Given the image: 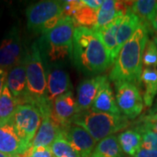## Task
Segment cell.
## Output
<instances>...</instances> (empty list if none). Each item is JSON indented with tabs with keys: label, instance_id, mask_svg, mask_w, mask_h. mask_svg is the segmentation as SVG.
I'll list each match as a JSON object with an SVG mask.
<instances>
[{
	"label": "cell",
	"instance_id": "6da1fadb",
	"mask_svg": "<svg viewBox=\"0 0 157 157\" xmlns=\"http://www.w3.org/2000/svg\"><path fill=\"white\" fill-rule=\"evenodd\" d=\"M73 60L75 67L86 75H100L111 66L99 36L94 31L86 27H75Z\"/></svg>",
	"mask_w": 157,
	"mask_h": 157
},
{
	"label": "cell",
	"instance_id": "7a4b0ae2",
	"mask_svg": "<svg viewBox=\"0 0 157 157\" xmlns=\"http://www.w3.org/2000/svg\"><path fill=\"white\" fill-rule=\"evenodd\" d=\"M148 39V30L141 24L119 52L109 73L110 81H128L140 86L142 54Z\"/></svg>",
	"mask_w": 157,
	"mask_h": 157
},
{
	"label": "cell",
	"instance_id": "3957f363",
	"mask_svg": "<svg viewBox=\"0 0 157 157\" xmlns=\"http://www.w3.org/2000/svg\"><path fill=\"white\" fill-rule=\"evenodd\" d=\"M26 70V92L20 104L28 103L38 107L42 116L52 114V105L47 100V75L45 60L39 41L24 52Z\"/></svg>",
	"mask_w": 157,
	"mask_h": 157
},
{
	"label": "cell",
	"instance_id": "277c9868",
	"mask_svg": "<svg viewBox=\"0 0 157 157\" xmlns=\"http://www.w3.org/2000/svg\"><path fill=\"white\" fill-rule=\"evenodd\" d=\"M74 30L75 25L72 17L64 16L55 27L42 35L39 44L45 61L61 64L67 59L73 60Z\"/></svg>",
	"mask_w": 157,
	"mask_h": 157
},
{
	"label": "cell",
	"instance_id": "5b68a950",
	"mask_svg": "<svg viewBox=\"0 0 157 157\" xmlns=\"http://www.w3.org/2000/svg\"><path fill=\"white\" fill-rule=\"evenodd\" d=\"M73 124L86 129L96 141L113 135L130 125L128 119L122 114L114 115L92 110L78 113Z\"/></svg>",
	"mask_w": 157,
	"mask_h": 157
},
{
	"label": "cell",
	"instance_id": "8992f818",
	"mask_svg": "<svg viewBox=\"0 0 157 157\" xmlns=\"http://www.w3.org/2000/svg\"><path fill=\"white\" fill-rule=\"evenodd\" d=\"M26 25L30 32L44 34L50 32L65 16L63 1L45 0L29 6L25 11Z\"/></svg>",
	"mask_w": 157,
	"mask_h": 157
},
{
	"label": "cell",
	"instance_id": "52a82bcc",
	"mask_svg": "<svg viewBox=\"0 0 157 157\" xmlns=\"http://www.w3.org/2000/svg\"><path fill=\"white\" fill-rule=\"evenodd\" d=\"M42 119V113L38 107L32 104L23 103L17 106L11 118V122L21 139L31 147Z\"/></svg>",
	"mask_w": 157,
	"mask_h": 157
},
{
	"label": "cell",
	"instance_id": "ba28073f",
	"mask_svg": "<svg viewBox=\"0 0 157 157\" xmlns=\"http://www.w3.org/2000/svg\"><path fill=\"white\" fill-rule=\"evenodd\" d=\"M115 101L121 113L128 120H133L140 115L144 102L137 86L128 81L114 83Z\"/></svg>",
	"mask_w": 157,
	"mask_h": 157
},
{
	"label": "cell",
	"instance_id": "9c48e42d",
	"mask_svg": "<svg viewBox=\"0 0 157 157\" xmlns=\"http://www.w3.org/2000/svg\"><path fill=\"white\" fill-rule=\"evenodd\" d=\"M20 31L17 25L10 28L0 43V68L9 71L24 56Z\"/></svg>",
	"mask_w": 157,
	"mask_h": 157
},
{
	"label": "cell",
	"instance_id": "30bf717a",
	"mask_svg": "<svg viewBox=\"0 0 157 157\" xmlns=\"http://www.w3.org/2000/svg\"><path fill=\"white\" fill-rule=\"evenodd\" d=\"M47 75V100L51 105L58 97L73 90L68 73L60 64L45 67Z\"/></svg>",
	"mask_w": 157,
	"mask_h": 157
},
{
	"label": "cell",
	"instance_id": "8fae6325",
	"mask_svg": "<svg viewBox=\"0 0 157 157\" xmlns=\"http://www.w3.org/2000/svg\"><path fill=\"white\" fill-rule=\"evenodd\" d=\"M77 113V101L73 91L58 97L52 104V117L62 130L73 125V119Z\"/></svg>",
	"mask_w": 157,
	"mask_h": 157
},
{
	"label": "cell",
	"instance_id": "7c38bea8",
	"mask_svg": "<svg viewBox=\"0 0 157 157\" xmlns=\"http://www.w3.org/2000/svg\"><path fill=\"white\" fill-rule=\"evenodd\" d=\"M31 147L18 135L11 121L0 122V152L13 156H23Z\"/></svg>",
	"mask_w": 157,
	"mask_h": 157
},
{
	"label": "cell",
	"instance_id": "4fadbf2b",
	"mask_svg": "<svg viewBox=\"0 0 157 157\" xmlns=\"http://www.w3.org/2000/svg\"><path fill=\"white\" fill-rule=\"evenodd\" d=\"M62 135L78 152L80 157H91L97 141L86 129L73 124L63 130Z\"/></svg>",
	"mask_w": 157,
	"mask_h": 157
},
{
	"label": "cell",
	"instance_id": "5bb4252c",
	"mask_svg": "<svg viewBox=\"0 0 157 157\" xmlns=\"http://www.w3.org/2000/svg\"><path fill=\"white\" fill-rule=\"evenodd\" d=\"M107 76L97 75L82 80L77 87L76 101L78 113L88 111L95 100V97Z\"/></svg>",
	"mask_w": 157,
	"mask_h": 157
},
{
	"label": "cell",
	"instance_id": "9a60e30c",
	"mask_svg": "<svg viewBox=\"0 0 157 157\" xmlns=\"http://www.w3.org/2000/svg\"><path fill=\"white\" fill-rule=\"evenodd\" d=\"M131 4L132 2L105 0L97 11V20L92 30L96 31L108 25L116 17L124 15L130 8Z\"/></svg>",
	"mask_w": 157,
	"mask_h": 157
},
{
	"label": "cell",
	"instance_id": "2e32d148",
	"mask_svg": "<svg viewBox=\"0 0 157 157\" xmlns=\"http://www.w3.org/2000/svg\"><path fill=\"white\" fill-rule=\"evenodd\" d=\"M63 133L59 125L52 119V114L43 116L39 130L34 136L31 147H51Z\"/></svg>",
	"mask_w": 157,
	"mask_h": 157
},
{
	"label": "cell",
	"instance_id": "e0dca14e",
	"mask_svg": "<svg viewBox=\"0 0 157 157\" xmlns=\"http://www.w3.org/2000/svg\"><path fill=\"white\" fill-rule=\"evenodd\" d=\"M124 15H121V16L117 17L107 26L94 31L97 35L99 36L101 43L103 44L105 49L107 51L111 65H113V63L117 59L119 52H120L116 35H117L118 28L121 25V22L123 18Z\"/></svg>",
	"mask_w": 157,
	"mask_h": 157
},
{
	"label": "cell",
	"instance_id": "ac0fdd59",
	"mask_svg": "<svg viewBox=\"0 0 157 157\" xmlns=\"http://www.w3.org/2000/svg\"><path fill=\"white\" fill-rule=\"evenodd\" d=\"M6 86L20 104L26 92V70L24 56L19 63L8 71Z\"/></svg>",
	"mask_w": 157,
	"mask_h": 157
},
{
	"label": "cell",
	"instance_id": "d6986e66",
	"mask_svg": "<svg viewBox=\"0 0 157 157\" xmlns=\"http://www.w3.org/2000/svg\"><path fill=\"white\" fill-rule=\"evenodd\" d=\"M90 110L94 112L106 113L114 115L121 114L117 107L115 97L113 95L108 77L106 78L104 82L101 85V88L96 95L95 100L94 101Z\"/></svg>",
	"mask_w": 157,
	"mask_h": 157
},
{
	"label": "cell",
	"instance_id": "ffe728a7",
	"mask_svg": "<svg viewBox=\"0 0 157 157\" xmlns=\"http://www.w3.org/2000/svg\"><path fill=\"white\" fill-rule=\"evenodd\" d=\"M130 11L140 18V20L149 31L157 11V1L155 0H138L133 1Z\"/></svg>",
	"mask_w": 157,
	"mask_h": 157
},
{
	"label": "cell",
	"instance_id": "44dd1931",
	"mask_svg": "<svg viewBox=\"0 0 157 157\" xmlns=\"http://www.w3.org/2000/svg\"><path fill=\"white\" fill-rule=\"evenodd\" d=\"M143 86V102L151 107L157 95V68L143 67L140 75V86Z\"/></svg>",
	"mask_w": 157,
	"mask_h": 157
},
{
	"label": "cell",
	"instance_id": "7402d4cb",
	"mask_svg": "<svg viewBox=\"0 0 157 157\" xmlns=\"http://www.w3.org/2000/svg\"><path fill=\"white\" fill-rule=\"evenodd\" d=\"M141 24L142 23L140 18L128 9L125 13L117 31L116 38L120 50L124 44L133 36V34L136 32V30L139 28Z\"/></svg>",
	"mask_w": 157,
	"mask_h": 157
},
{
	"label": "cell",
	"instance_id": "603a6c76",
	"mask_svg": "<svg viewBox=\"0 0 157 157\" xmlns=\"http://www.w3.org/2000/svg\"><path fill=\"white\" fill-rule=\"evenodd\" d=\"M117 138L123 154L130 157L134 156L141 147V135L136 129L124 130L118 135Z\"/></svg>",
	"mask_w": 157,
	"mask_h": 157
},
{
	"label": "cell",
	"instance_id": "cb8c5ba5",
	"mask_svg": "<svg viewBox=\"0 0 157 157\" xmlns=\"http://www.w3.org/2000/svg\"><path fill=\"white\" fill-rule=\"evenodd\" d=\"M123 155L117 136L113 135L98 141L91 157H121Z\"/></svg>",
	"mask_w": 157,
	"mask_h": 157
},
{
	"label": "cell",
	"instance_id": "d4e9b609",
	"mask_svg": "<svg viewBox=\"0 0 157 157\" xmlns=\"http://www.w3.org/2000/svg\"><path fill=\"white\" fill-rule=\"evenodd\" d=\"M19 102L6 85L0 96V122L11 121Z\"/></svg>",
	"mask_w": 157,
	"mask_h": 157
},
{
	"label": "cell",
	"instance_id": "484cf974",
	"mask_svg": "<svg viewBox=\"0 0 157 157\" xmlns=\"http://www.w3.org/2000/svg\"><path fill=\"white\" fill-rule=\"evenodd\" d=\"M50 147L54 157H80L63 135L56 139Z\"/></svg>",
	"mask_w": 157,
	"mask_h": 157
},
{
	"label": "cell",
	"instance_id": "4316f807",
	"mask_svg": "<svg viewBox=\"0 0 157 157\" xmlns=\"http://www.w3.org/2000/svg\"><path fill=\"white\" fill-rule=\"evenodd\" d=\"M143 67L157 68V45L154 39H148L142 54Z\"/></svg>",
	"mask_w": 157,
	"mask_h": 157
},
{
	"label": "cell",
	"instance_id": "83f0119b",
	"mask_svg": "<svg viewBox=\"0 0 157 157\" xmlns=\"http://www.w3.org/2000/svg\"><path fill=\"white\" fill-rule=\"evenodd\" d=\"M138 131L140 133L142 139L141 147L157 151V133L148 129H140Z\"/></svg>",
	"mask_w": 157,
	"mask_h": 157
},
{
	"label": "cell",
	"instance_id": "f1b7e54d",
	"mask_svg": "<svg viewBox=\"0 0 157 157\" xmlns=\"http://www.w3.org/2000/svg\"><path fill=\"white\" fill-rule=\"evenodd\" d=\"M22 157H54L50 147H30Z\"/></svg>",
	"mask_w": 157,
	"mask_h": 157
},
{
	"label": "cell",
	"instance_id": "f546056e",
	"mask_svg": "<svg viewBox=\"0 0 157 157\" xmlns=\"http://www.w3.org/2000/svg\"><path fill=\"white\" fill-rule=\"evenodd\" d=\"M136 129L137 130L148 129V130H152V131L157 133V117L153 118L147 115L143 118V120L140 122V125L138 126V128Z\"/></svg>",
	"mask_w": 157,
	"mask_h": 157
},
{
	"label": "cell",
	"instance_id": "4dcf8cb0",
	"mask_svg": "<svg viewBox=\"0 0 157 157\" xmlns=\"http://www.w3.org/2000/svg\"><path fill=\"white\" fill-rule=\"evenodd\" d=\"M133 157H157V151L140 147Z\"/></svg>",
	"mask_w": 157,
	"mask_h": 157
},
{
	"label": "cell",
	"instance_id": "1f68e13d",
	"mask_svg": "<svg viewBox=\"0 0 157 157\" xmlns=\"http://www.w3.org/2000/svg\"><path fill=\"white\" fill-rule=\"evenodd\" d=\"M86 6H87L90 8L98 11L100 9L101 5L103 4V0H83Z\"/></svg>",
	"mask_w": 157,
	"mask_h": 157
},
{
	"label": "cell",
	"instance_id": "d6a6232c",
	"mask_svg": "<svg viewBox=\"0 0 157 157\" xmlns=\"http://www.w3.org/2000/svg\"><path fill=\"white\" fill-rule=\"evenodd\" d=\"M8 71L0 68V96L3 93V90L6 85V78H7Z\"/></svg>",
	"mask_w": 157,
	"mask_h": 157
},
{
	"label": "cell",
	"instance_id": "836d02e7",
	"mask_svg": "<svg viewBox=\"0 0 157 157\" xmlns=\"http://www.w3.org/2000/svg\"><path fill=\"white\" fill-rule=\"evenodd\" d=\"M153 39H154V41L155 42V44L157 45V35H155V36H154V38H153ZM157 112V101L156 103H155V107H153L151 109V111H150V113L148 114V115H152V114H154V113H155Z\"/></svg>",
	"mask_w": 157,
	"mask_h": 157
},
{
	"label": "cell",
	"instance_id": "e575fe53",
	"mask_svg": "<svg viewBox=\"0 0 157 157\" xmlns=\"http://www.w3.org/2000/svg\"><path fill=\"white\" fill-rule=\"evenodd\" d=\"M151 28L155 32L157 33V11H156V15H155V19H154V21L152 23L151 25ZM157 35V34H156Z\"/></svg>",
	"mask_w": 157,
	"mask_h": 157
},
{
	"label": "cell",
	"instance_id": "d590c367",
	"mask_svg": "<svg viewBox=\"0 0 157 157\" xmlns=\"http://www.w3.org/2000/svg\"><path fill=\"white\" fill-rule=\"evenodd\" d=\"M0 157H22V156H13V155H6L4 153H1L0 152Z\"/></svg>",
	"mask_w": 157,
	"mask_h": 157
},
{
	"label": "cell",
	"instance_id": "8d00e7d4",
	"mask_svg": "<svg viewBox=\"0 0 157 157\" xmlns=\"http://www.w3.org/2000/svg\"><path fill=\"white\" fill-rule=\"evenodd\" d=\"M147 116H149V117H153V118H156L157 117V112L155 113H154V114H152V115H147Z\"/></svg>",
	"mask_w": 157,
	"mask_h": 157
},
{
	"label": "cell",
	"instance_id": "74e56055",
	"mask_svg": "<svg viewBox=\"0 0 157 157\" xmlns=\"http://www.w3.org/2000/svg\"><path fill=\"white\" fill-rule=\"evenodd\" d=\"M121 157H126V156H125V155H123V156H121Z\"/></svg>",
	"mask_w": 157,
	"mask_h": 157
}]
</instances>
